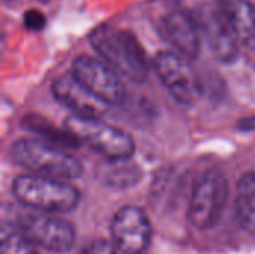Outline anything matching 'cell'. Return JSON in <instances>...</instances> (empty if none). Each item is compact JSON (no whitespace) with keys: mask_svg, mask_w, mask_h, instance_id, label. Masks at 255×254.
Here are the masks:
<instances>
[{"mask_svg":"<svg viewBox=\"0 0 255 254\" xmlns=\"http://www.w3.org/2000/svg\"><path fill=\"white\" fill-rule=\"evenodd\" d=\"M90 43L99 57L126 79L142 84L149 73V61L137 37L112 25H100L90 34Z\"/></svg>","mask_w":255,"mask_h":254,"instance_id":"1","label":"cell"},{"mask_svg":"<svg viewBox=\"0 0 255 254\" xmlns=\"http://www.w3.org/2000/svg\"><path fill=\"white\" fill-rule=\"evenodd\" d=\"M12 193L22 207L48 214L70 213L81 201L79 190L69 181L31 172L13 180Z\"/></svg>","mask_w":255,"mask_h":254,"instance_id":"2","label":"cell"},{"mask_svg":"<svg viewBox=\"0 0 255 254\" xmlns=\"http://www.w3.org/2000/svg\"><path fill=\"white\" fill-rule=\"evenodd\" d=\"M9 156L15 165L31 174L58 180H76L84 172L82 163L75 156L40 138H21L15 141L9 148Z\"/></svg>","mask_w":255,"mask_h":254,"instance_id":"3","label":"cell"},{"mask_svg":"<svg viewBox=\"0 0 255 254\" xmlns=\"http://www.w3.org/2000/svg\"><path fill=\"white\" fill-rule=\"evenodd\" d=\"M64 126L93 151L109 160L131 159L136 150L133 138L123 129L103 123L100 118L72 114Z\"/></svg>","mask_w":255,"mask_h":254,"instance_id":"4","label":"cell"},{"mask_svg":"<svg viewBox=\"0 0 255 254\" xmlns=\"http://www.w3.org/2000/svg\"><path fill=\"white\" fill-rule=\"evenodd\" d=\"M229 198V183L223 172L209 169L194 183L190 204L188 222L199 231L212 229L223 216Z\"/></svg>","mask_w":255,"mask_h":254,"instance_id":"5","label":"cell"},{"mask_svg":"<svg viewBox=\"0 0 255 254\" xmlns=\"http://www.w3.org/2000/svg\"><path fill=\"white\" fill-rule=\"evenodd\" d=\"M13 225L34 246L52 253H66L75 244L76 232L73 225L54 214L40 211L18 214Z\"/></svg>","mask_w":255,"mask_h":254,"instance_id":"6","label":"cell"},{"mask_svg":"<svg viewBox=\"0 0 255 254\" xmlns=\"http://www.w3.org/2000/svg\"><path fill=\"white\" fill-rule=\"evenodd\" d=\"M72 73L109 106L126 103L127 90L121 81V75L102 58L81 54L72 63Z\"/></svg>","mask_w":255,"mask_h":254,"instance_id":"7","label":"cell"},{"mask_svg":"<svg viewBox=\"0 0 255 254\" xmlns=\"http://www.w3.org/2000/svg\"><path fill=\"white\" fill-rule=\"evenodd\" d=\"M152 67L170 96L181 105H193L202 85L188 60L176 51H160L152 60Z\"/></svg>","mask_w":255,"mask_h":254,"instance_id":"8","label":"cell"},{"mask_svg":"<svg viewBox=\"0 0 255 254\" xmlns=\"http://www.w3.org/2000/svg\"><path fill=\"white\" fill-rule=\"evenodd\" d=\"M151 220L142 208L126 205L115 213L111 222V240L120 253H145L151 244Z\"/></svg>","mask_w":255,"mask_h":254,"instance_id":"9","label":"cell"},{"mask_svg":"<svg viewBox=\"0 0 255 254\" xmlns=\"http://www.w3.org/2000/svg\"><path fill=\"white\" fill-rule=\"evenodd\" d=\"M196 18L202 37L208 43L212 55L223 64H233L239 58V39L235 34L223 7L203 6Z\"/></svg>","mask_w":255,"mask_h":254,"instance_id":"10","label":"cell"},{"mask_svg":"<svg viewBox=\"0 0 255 254\" xmlns=\"http://www.w3.org/2000/svg\"><path fill=\"white\" fill-rule=\"evenodd\" d=\"M161 31L173 51L187 60H196L199 57L202 31L196 15L190 13L187 9L175 7L163 16Z\"/></svg>","mask_w":255,"mask_h":254,"instance_id":"11","label":"cell"},{"mask_svg":"<svg viewBox=\"0 0 255 254\" xmlns=\"http://www.w3.org/2000/svg\"><path fill=\"white\" fill-rule=\"evenodd\" d=\"M51 93L57 102L69 108L75 115L102 118L109 108L108 103L93 94L72 72L54 79Z\"/></svg>","mask_w":255,"mask_h":254,"instance_id":"12","label":"cell"},{"mask_svg":"<svg viewBox=\"0 0 255 254\" xmlns=\"http://www.w3.org/2000/svg\"><path fill=\"white\" fill-rule=\"evenodd\" d=\"M221 7L239 42L255 51V3L251 0H223Z\"/></svg>","mask_w":255,"mask_h":254,"instance_id":"13","label":"cell"},{"mask_svg":"<svg viewBox=\"0 0 255 254\" xmlns=\"http://www.w3.org/2000/svg\"><path fill=\"white\" fill-rule=\"evenodd\" d=\"M96 175L100 180V183H103L108 187L127 189L140 181L142 169L136 163H133L131 159H105V162L97 166Z\"/></svg>","mask_w":255,"mask_h":254,"instance_id":"14","label":"cell"},{"mask_svg":"<svg viewBox=\"0 0 255 254\" xmlns=\"http://www.w3.org/2000/svg\"><path fill=\"white\" fill-rule=\"evenodd\" d=\"M21 127L25 129L27 132L37 135L40 139H43L52 145L61 147L64 150L78 148L82 144L78 139V136L75 133H72L67 127H66V130H61L60 127L54 126L49 120H46L37 114L25 115L21 120Z\"/></svg>","mask_w":255,"mask_h":254,"instance_id":"15","label":"cell"},{"mask_svg":"<svg viewBox=\"0 0 255 254\" xmlns=\"http://www.w3.org/2000/svg\"><path fill=\"white\" fill-rule=\"evenodd\" d=\"M235 217L245 232L255 234V172L244 174L238 181Z\"/></svg>","mask_w":255,"mask_h":254,"instance_id":"16","label":"cell"},{"mask_svg":"<svg viewBox=\"0 0 255 254\" xmlns=\"http://www.w3.org/2000/svg\"><path fill=\"white\" fill-rule=\"evenodd\" d=\"M1 254H37L34 244L21 232H4L0 244Z\"/></svg>","mask_w":255,"mask_h":254,"instance_id":"17","label":"cell"},{"mask_svg":"<svg viewBox=\"0 0 255 254\" xmlns=\"http://www.w3.org/2000/svg\"><path fill=\"white\" fill-rule=\"evenodd\" d=\"M117 252L118 249L115 247L112 240L109 241V240L99 238L85 244L79 254H117Z\"/></svg>","mask_w":255,"mask_h":254,"instance_id":"18","label":"cell"},{"mask_svg":"<svg viewBox=\"0 0 255 254\" xmlns=\"http://www.w3.org/2000/svg\"><path fill=\"white\" fill-rule=\"evenodd\" d=\"M22 22H24V27L28 30H42L46 24V18L37 9H28L24 12Z\"/></svg>","mask_w":255,"mask_h":254,"instance_id":"19","label":"cell"},{"mask_svg":"<svg viewBox=\"0 0 255 254\" xmlns=\"http://www.w3.org/2000/svg\"><path fill=\"white\" fill-rule=\"evenodd\" d=\"M238 127L244 132H251V130H255V115L253 117H247L244 120H241L238 123Z\"/></svg>","mask_w":255,"mask_h":254,"instance_id":"20","label":"cell"},{"mask_svg":"<svg viewBox=\"0 0 255 254\" xmlns=\"http://www.w3.org/2000/svg\"><path fill=\"white\" fill-rule=\"evenodd\" d=\"M39 1H42V3H46V1H49V0H39Z\"/></svg>","mask_w":255,"mask_h":254,"instance_id":"21","label":"cell"}]
</instances>
